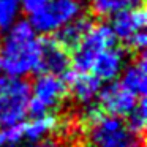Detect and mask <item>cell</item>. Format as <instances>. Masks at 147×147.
Returning <instances> with one entry per match:
<instances>
[{"label": "cell", "instance_id": "30bf717a", "mask_svg": "<svg viewBox=\"0 0 147 147\" xmlns=\"http://www.w3.org/2000/svg\"><path fill=\"white\" fill-rule=\"evenodd\" d=\"M127 67V51L117 46L105 49L93 62L89 73H92L101 82H112Z\"/></svg>", "mask_w": 147, "mask_h": 147}, {"label": "cell", "instance_id": "9c48e42d", "mask_svg": "<svg viewBox=\"0 0 147 147\" xmlns=\"http://www.w3.org/2000/svg\"><path fill=\"white\" fill-rule=\"evenodd\" d=\"M71 68V54L65 48H62L54 36L41 38V62L40 73H49L55 76H62Z\"/></svg>", "mask_w": 147, "mask_h": 147}, {"label": "cell", "instance_id": "d6986e66", "mask_svg": "<svg viewBox=\"0 0 147 147\" xmlns=\"http://www.w3.org/2000/svg\"><path fill=\"white\" fill-rule=\"evenodd\" d=\"M40 147H62V146L57 141H43V142L40 144Z\"/></svg>", "mask_w": 147, "mask_h": 147}, {"label": "cell", "instance_id": "5bb4252c", "mask_svg": "<svg viewBox=\"0 0 147 147\" xmlns=\"http://www.w3.org/2000/svg\"><path fill=\"white\" fill-rule=\"evenodd\" d=\"M57 128V117L52 114L38 115L29 122H22V139L29 144H36Z\"/></svg>", "mask_w": 147, "mask_h": 147}, {"label": "cell", "instance_id": "7c38bea8", "mask_svg": "<svg viewBox=\"0 0 147 147\" xmlns=\"http://www.w3.org/2000/svg\"><path fill=\"white\" fill-rule=\"evenodd\" d=\"M119 82L131 92L134 96L142 98L146 95L147 89V68H146V55L138 54V57L131 62L130 65L123 68L122 71V78Z\"/></svg>", "mask_w": 147, "mask_h": 147}, {"label": "cell", "instance_id": "ba28073f", "mask_svg": "<svg viewBox=\"0 0 147 147\" xmlns=\"http://www.w3.org/2000/svg\"><path fill=\"white\" fill-rule=\"evenodd\" d=\"M111 30L115 36V41L120 40L125 46H128L139 33L146 32L147 24V13L144 7L136 5L133 8L122 11L111 18Z\"/></svg>", "mask_w": 147, "mask_h": 147}, {"label": "cell", "instance_id": "277c9868", "mask_svg": "<svg viewBox=\"0 0 147 147\" xmlns=\"http://www.w3.org/2000/svg\"><path fill=\"white\" fill-rule=\"evenodd\" d=\"M81 0H48L40 10L30 14L29 24L36 33L51 36L71 21L82 16Z\"/></svg>", "mask_w": 147, "mask_h": 147}, {"label": "cell", "instance_id": "2e32d148", "mask_svg": "<svg viewBox=\"0 0 147 147\" xmlns=\"http://www.w3.org/2000/svg\"><path fill=\"white\" fill-rule=\"evenodd\" d=\"M21 10V0H0V32H7L16 22Z\"/></svg>", "mask_w": 147, "mask_h": 147}, {"label": "cell", "instance_id": "44dd1931", "mask_svg": "<svg viewBox=\"0 0 147 147\" xmlns=\"http://www.w3.org/2000/svg\"><path fill=\"white\" fill-rule=\"evenodd\" d=\"M139 2H142V0H139Z\"/></svg>", "mask_w": 147, "mask_h": 147}, {"label": "cell", "instance_id": "52a82bcc", "mask_svg": "<svg viewBox=\"0 0 147 147\" xmlns=\"http://www.w3.org/2000/svg\"><path fill=\"white\" fill-rule=\"evenodd\" d=\"M98 108L105 114L114 117H127L138 103V96L128 92L120 82H109L106 87H101L98 93Z\"/></svg>", "mask_w": 147, "mask_h": 147}, {"label": "cell", "instance_id": "7a4b0ae2", "mask_svg": "<svg viewBox=\"0 0 147 147\" xmlns=\"http://www.w3.org/2000/svg\"><path fill=\"white\" fill-rule=\"evenodd\" d=\"M86 133L90 147H142V134L130 130L120 117L108 115L100 108L86 112Z\"/></svg>", "mask_w": 147, "mask_h": 147}, {"label": "cell", "instance_id": "ac0fdd59", "mask_svg": "<svg viewBox=\"0 0 147 147\" xmlns=\"http://www.w3.org/2000/svg\"><path fill=\"white\" fill-rule=\"evenodd\" d=\"M46 2H48V0H21V8L30 16V14L35 13L36 10H40Z\"/></svg>", "mask_w": 147, "mask_h": 147}, {"label": "cell", "instance_id": "6da1fadb", "mask_svg": "<svg viewBox=\"0 0 147 147\" xmlns=\"http://www.w3.org/2000/svg\"><path fill=\"white\" fill-rule=\"evenodd\" d=\"M2 70L7 76L21 78L40 73L41 62V38L29 21H16L7 30L0 46Z\"/></svg>", "mask_w": 147, "mask_h": 147}, {"label": "cell", "instance_id": "ffe728a7", "mask_svg": "<svg viewBox=\"0 0 147 147\" xmlns=\"http://www.w3.org/2000/svg\"><path fill=\"white\" fill-rule=\"evenodd\" d=\"M0 71H2V60H0Z\"/></svg>", "mask_w": 147, "mask_h": 147}, {"label": "cell", "instance_id": "e0dca14e", "mask_svg": "<svg viewBox=\"0 0 147 147\" xmlns=\"http://www.w3.org/2000/svg\"><path fill=\"white\" fill-rule=\"evenodd\" d=\"M127 125L130 127L131 131L138 134L144 133V128L147 123V106H146V98H139L136 103V106L133 108V111L127 115Z\"/></svg>", "mask_w": 147, "mask_h": 147}, {"label": "cell", "instance_id": "9a60e30c", "mask_svg": "<svg viewBox=\"0 0 147 147\" xmlns=\"http://www.w3.org/2000/svg\"><path fill=\"white\" fill-rule=\"evenodd\" d=\"M139 0H89L90 13L96 18H114L122 11L133 8Z\"/></svg>", "mask_w": 147, "mask_h": 147}, {"label": "cell", "instance_id": "4fadbf2b", "mask_svg": "<svg viewBox=\"0 0 147 147\" xmlns=\"http://www.w3.org/2000/svg\"><path fill=\"white\" fill-rule=\"evenodd\" d=\"M92 27H93V21L82 14L78 19L71 21L70 24H67L65 27H62L59 32H55L54 38L57 40V43L62 48H65L71 54L78 48V45L84 40V36L89 33V30Z\"/></svg>", "mask_w": 147, "mask_h": 147}, {"label": "cell", "instance_id": "8992f818", "mask_svg": "<svg viewBox=\"0 0 147 147\" xmlns=\"http://www.w3.org/2000/svg\"><path fill=\"white\" fill-rule=\"evenodd\" d=\"M115 45V36L108 24H93L84 40L71 52V70L89 73L93 62L105 49Z\"/></svg>", "mask_w": 147, "mask_h": 147}, {"label": "cell", "instance_id": "3957f363", "mask_svg": "<svg viewBox=\"0 0 147 147\" xmlns=\"http://www.w3.org/2000/svg\"><path fill=\"white\" fill-rule=\"evenodd\" d=\"M30 84L21 78H0V128L22 123L29 114Z\"/></svg>", "mask_w": 147, "mask_h": 147}, {"label": "cell", "instance_id": "8fae6325", "mask_svg": "<svg viewBox=\"0 0 147 147\" xmlns=\"http://www.w3.org/2000/svg\"><path fill=\"white\" fill-rule=\"evenodd\" d=\"M63 79L68 84V92H71L73 98L84 106H90L98 98L103 86L101 81L96 79L92 73H78L71 68L63 76Z\"/></svg>", "mask_w": 147, "mask_h": 147}, {"label": "cell", "instance_id": "5b68a950", "mask_svg": "<svg viewBox=\"0 0 147 147\" xmlns=\"http://www.w3.org/2000/svg\"><path fill=\"white\" fill-rule=\"evenodd\" d=\"M68 93V84L62 76L38 73L30 86L29 114H32L33 117L51 114L52 109L62 105Z\"/></svg>", "mask_w": 147, "mask_h": 147}]
</instances>
